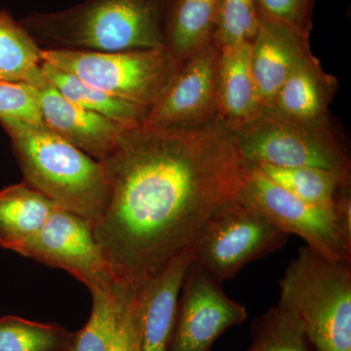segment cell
<instances>
[{
	"label": "cell",
	"instance_id": "8992f818",
	"mask_svg": "<svg viewBox=\"0 0 351 351\" xmlns=\"http://www.w3.org/2000/svg\"><path fill=\"white\" fill-rule=\"evenodd\" d=\"M41 60L97 89L149 110L182 64L165 47L117 52L41 49Z\"/></svg>",
	"mask_w": 351,
	"mask_h": 351
},
{
	"label": "cell",
	"instance_id": "7c38bea8",
	"mask_svg": "<svg viewBox=\"0 0 351 351\" xmlns=\"http://www.w3.org/2000/svg\"><path fill=\"white\" fill-rule=\"evenodd\" d=\"M29 84L38 94L44 125L99 162L117 149L127 129L133 128L71 103L51 84L43 69Z\"/></svg>",
	"mask_w": 351,
	"mask_h": 351
},
{
	"label": "cell",
	"instance_id": "5bb4252c",
	"mask_svg": "<svg viewBox=\"0 0 351 351\" xmlns=\"http://www.w3.org/2000/svg\"><path fill=\"white\" fill-rule=\"evenodd\" d=\"M257 18L251 68L263 105L269 107L293 69L311 52L309 36L276 21Z\"/></svg>",
	"mask_w": 351,
	"mask_h": 351
},
{
	"label": "cell",
	"instance_id": "83f0119b",
	"mask_svg": "<svg viewBox=\"0 0 351 351\" xmlns=\"http://www.w3.org/2000/svg\"><path fill=\"white\" fill-rule=\"evenodd\" d=\"M0 119L43 122L36 89L27 83L0 82Z\"/></svg>",
	"mask_w": 351,
	"mask_h": 351
},
{
	"label": "cell",
	"instance_id": "f1b7e54d",
	"mask_svg": "<svg viewBox=\"0 0 351 351\" xmlns=\"http://www.w3.org/2000/svg\"><path fill=\"white\" fill-rule=\"evenodd\" d=\"M335 219L345 239L351 243V179L339 186L335 199Z\"/></svg>",
	"mask_w": 351,
	"mask_h": 351
},
{
	"label": "cell",
	"instance_id": "ffe728a7",
	"mask_svg": "<svg viewBox=\"0 0 351 351\" xmlns=\"http://www.w3.org/2000/svg\"><path fill=\"white\" fill-rule=\"evenodd\" d=\"M41 49L19 21L0 9V82L29 84L41 71Z\"/></svg>",
	"mask_w": 351,
	"mask_h": 351
},
{
	"label": "cell",
	"instance_id": "6da1fadb",
	"mask_svg": "<svg viewBox=\"0 0 351 351\" xmlns=\"http://www.w3.org/2000/svg\"><path fill=\"white\" fill-rule=\"evenodd\" d=\"M101 163L110 199L95 239L117 280L133 288L191 250L208 219L237 199L251 166L219 119L127 129Z\"/></svg>",
	"mask_w": 351,
	"mask_h": 351
},
{
	"label": "cell",
	"instance_id": "ac0fdd59",
	"mask_svg": "<svg viewBox=\"0 0 351 351\" xmlns=\"http://www.w3.org/2000/svg\"><path fill=\"white\" fill-rule=\"evenodd\" d=\"M57 207L25 182L0 191V247L20 255Z\"/></svg>",
	"mask_w": 351,
	"mask_h": 351
},
{
	"label": "cell",
	"instance_id": "7a4b0ae2",
	"mask_svg": "<svg viewBox=\"0 0 351 351\" xmlns=\"http://www.w3.org/2000/svg\"><path fill=\"white\" fill-rule=\"evenodd\" d=\"M169 0H84L19 22L43 49L117 52L164 47Z\"/></svg>",
	"mask_w": 351,
	"mask_h": 351
},
{
	"label": "cell",
	"instance_id": "52a82bcc",
	"mask_svg": "<svg viewBox=\"0 0 351 351\" xmlns=\"http://www.w3.org/2000/svg\"><path fill=\"white\" fill-rule=\"evenodd\" d=\"M288 239L262 214L232 202L208 219L191 247V258L223 285L248 263L280 250Z\"/></svg>",
	"mask_w": 351,
	"mask_h": 351
},
{
	"label": "cell",
	"instance_id": "4fadbf2b",
	"mask_svg": "<svg viewBox=\"0 0 351 351\" xmlns=\"http://www.w3.org/2000/svg\"><path fill=\"white\" fill-rule=\"evenodd\" d=\"M191 261V250L184 252L136 288L141 307V351H169L182 283Z\"/></svg>",
	"mask_w": 351,
	"mask_h": 351
},
{
	"label": "cell",
	"instance_id": "7402d4cb",
	"mask_svg": "<svg viewBox=\"0 0 351 351\" xmlns=\"http://www.w3.org/2000/svg\"><path fill=\"white\" fill-rule=\"evenodd\" d=\"M270 180L301 199L334 213L335 199L343 178L329 171L311 167H276L256 165Z\"/></svg>",
	"mask_w": 351,
	"mask_h": 351
},
{
	"label": "cell",
	"instance_id": "9a60e30c",
	"mask_svg": "<svg viewBox=\"0 0 351 351\" xmlns=\"http://www.w3.org/2000/svg\"><path fill=\"white\" fill-rule=\"evenodd\" d=\"M218 119L232 131L257 117L263 108L251 68V43L219 48Z\"/></svg>",
	"mask_w": 351,
	"mask_h": 351
},
{
	"label": "cell",
	"instance_id": "277c9868",
	"mask_svg": "<svg viewBox=\"0 0 351 351\" xmlns=\"http://www.w3.org/2000/svg\"><path fill=\"white\" fill-rule=\"evenodd\" d=\"M280 301L301 318L314 351H351V263L302 247L280 280Z\"/></svg>",
	"mask_w": 351,
	"mask_h": 351
},
{
	"label": "cell",
	"instance_id": "3957f363",
	"mask_svg": "<svg viewBox=\"0 0 351 351\" xmlns=\"http://www.w3.org/2000/svg\"><path fill=\"white\" fill-rule=\"evenodd\" d=\"M25 182L58 207L96 225L107 211L110 179L103 164L43 122L0 119Z\"/></svg>",
	"mask_w": 351,
	"mask_h": 351
},
{
	"label": "cell",
	"instance_id": "4316f807",
	"mask_svg": "<svg viewBox=\"0 0 351 351\" xmlns=\"http://www.w3.org/2000/svg\"><path fill=\"white\" fill-rule=\"evenodd\" d=\"M108 351H141V307L136 288H127Z\"/></svg>",
	"mask_w": 351,
	"mask_h": 351
},
{
	"label": "cell",
	"instance_id": "ba28073f",
	"mask_svg": "<svg viewBox=\"0 0 351 351\" xmlns=\"http://www.w3.org/2000/svg\"><path fill=\"white\" fill-rule=\"evenodd\" d=\"M234 202L262 214L286 234L301 237L307 247L328 260L351 263V243L339 230L334 213L293 195L258 166L251 164Z\"/></svg>",
	"mask_w": 351,
	"mask_h": 351
},
{
	"label": "cell",
	"instance_id": "5b68a950",
	"mask_svg": "<svg viewBox=\"0 0 351 351\" xmlns=\"http://www.w3.org/2000/svg\"><path fill=\"white\" fill-rule=\"evenodd\" d=\"M232 132L242 156L252 165L317 168L351 177L348 144L330 117L299 119L265 107Z\"/></svg>",
	"mask_w": 351,
	"mask_h": 351
},
{
	"label": "cell",
	"instance_id": "2e32d148",
	"mask_svg": "<svg viewBox=\"0 0 351 351\" xmlns=\"http://www.w3.org/2000/svg\"><path fill=\"white\" fill-rule=\"evenodd\" d=\"M338 88V80L323 69L311 51L293 69L269 107L295 119H325Z\"/></svg>",
	"mask_w": 351,
	"mask_h": 351
},
{
	"label": "cell",
	"instance_id": "8fae6325",
	"mask_svg": "<svg viewBox=\"0 0 351 351\" xmlns=\"http://www.w3.org/2000/svg\"><path fill=\"white\" fill-rule=\"evenodd\" d=\"M221 286L191 261L169 351H209L228 328L248 318L243 304L228 298Z\"/></svg>",
	"mask_w": 351,
	"mask_h": 351
},
{
	"label": "cell",
	"instance_id": "e0dca14e",
	"mask_svg": "<svg viewBox=\"0 0 351 351\" xmlns=\"http://www.w3.org/2000/svg\"><path fill=\"white\" fill-rule=\"evenodd\" d=\"M221 0H169L164 47L180 62L214 43Z\"/></svg>",
	"mask_w": 351,
	"mask_h": 351
},
{
	"label": "cell",
	"instance_id": "cb8c5ba5",
	"mask_svg": "<svg viewBox=\"0 0 351 351\" xmlns=\"http://www.w3.org/2000/svg\"><path fill=\"white\" fill-rule=\"evenodd\" d=\"M128 287L121 284L112 292L91 293L93 300L91 315L86 325L75 332L71 351H108Z\"/></svg>",
	"mask_w": 351,
	"mask_h": 351
},
{
	"label": "cell",
	"instance_id": "9c48e42d",
	"mask_svg": "<svg viewBox=\"0 0 351 351\" xmlns=\"http://www.w3.org/2000/svg\"><path fill=\"white\" fill-rule=\"evenodd\" d=\"M21 256L57 267L86 285L90 292H112L121 283L95 239L93 226L77 215L57 207Z\"/></svg>",
	"mask_w": 351,
	"mask_h": 351
},
{
	"label": "cell",
	"instance_id": "d6986e66",
	"mask_svg": "<svg viewBox=\"0 0 351 351\" xmlns=\"http://www.w3.org/2000/svg\"><path fill=\"white\" fill-rule=\"evenodd\" d=\"M43 75L64 98L78 107L113 120L126 127L143 125L149 108L113 97L83 82L75 75L41 64Z\"/></svg>",
	"mask_w": 351,
	"mask_h": 351
},
{
	"label": "cell",
	"instance_id": "603a6c76",
	"mask_svg": "<svg viewBox=\"0 0 351 351\" xmlns=\"http://www.w3.org/2000/svg\"><path fill=\"white\" fill-rule=\"evenodd\" d=\"M75 336L57 325L17 316L0 318V351H63L71 348Z\"/></svg>",
	"mask_w": 351,
	"mask_h": 351
},
{
	"label": "cell",
	"instance_id": "484cf974",
	"mask_svg": "<svg viewBox=\"0 0 351 351\" xmlns=\"http://www.w3.org/2000/svg\"><path fill=\"white\" fill-rule=\"evenodd\" d=\"M257 17L288 25L311 36L316 0H253Z\"/></svg>",
	"mask_w": 351,
	"mask_h": 351
},
{
	"label": "cell",
	"instance_id": "30bf717a",
	"mask_svg": "<svg viewBox=\"0 0 351 351\" xmlns=\"http://www.w3.org/2000/svg\"><path fill=\"white\" fill-rule=\"evenodd\" d=\"M219 50L216 43L182 62L169 86L149 110L144 125L195 128L218 119Z\"/></svg>",
	"mask_w": 351,
	"mask_h": 351
},
{
	"label": "cell",
	"instance_id": "d4e9b609",
	"mask_svg": "<svg viewBox=\"0 0 351 351\" xmlns=\"http://www.w3.org/2000/svg\"><path fill=\"white\" fill-rule=\"evenodd\" d=\"M257 27L253 0H221L214 43L219 48L246 41L252 43Z\"/></svg>",
	"mask_w": 351,
	"mask_h": 351
},
{
	"label": "cell",
	"instance_id": "f546056e",
	"mask_svg": "<svg viewBox=\"0 0 351 351\" xmlns=\"http://www.w3.org/2000/svg\"><path fill=\"white\" fill-rule=\"evenodd\" d=\"M63 351H71V348H69V350H63Z\"/></svg>",
	"mask_w": 351,
	"mask_h": 351
},
{
	"label": "cell",
	"instance_id": "44dd1931",
	"mask_svg": "<svg viewBox=\"0 0 351 351\" xmlns=\"http://www.w3.org/2000/svg\"><path fill=\"white\" fill-rule=\"evenodd\" d=\"M301 318L279 300L252 325V343L247 351H313Z\"/></svg>",
	"mask_w": 351,
	"mask_h": 351
}]
</instances>
